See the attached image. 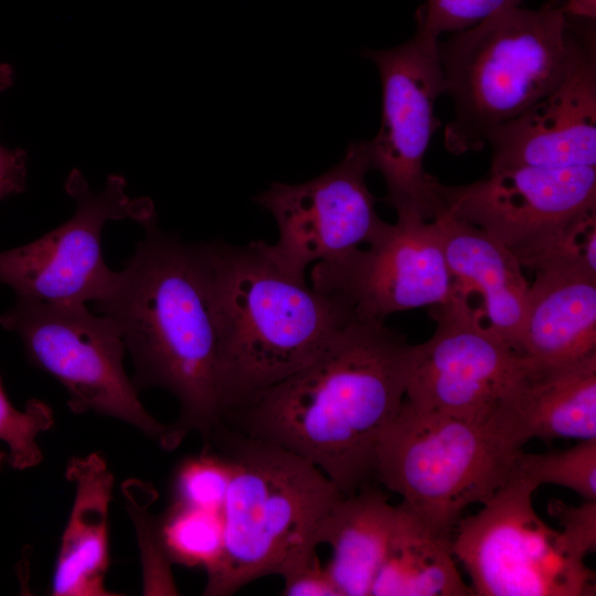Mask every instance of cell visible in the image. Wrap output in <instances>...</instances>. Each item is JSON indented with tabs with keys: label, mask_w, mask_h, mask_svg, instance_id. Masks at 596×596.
Listing matches in <instances>:
<instances>
[{
	"label": "cell",
	"mask_w": 596,
	"mask_h": 596,
	"mask_svg": "<svg viewBox=\"0 0 596 596\" xmlns=\"http://www.w3.org/2000/svg\"><path fill=\"white\" fill-rule=\"evenodd\" d=\"M414 344L353 318L309 363L231 408L221 427L291 451L344 494L368 487L381 435L405 397Z\"/></svg>",
	"instance_id": "6da1fadb"
},
{
	"label": "cell",
	"mask_w": 596,
	"mask_h": 596,
	"mask_svg": "<svg viewBox=\"0 0 596 596\" xmlns=\"http://www.w3.org/2000/svg\"><path fill=\"white\" fill-rule=\"evenodd\" d=\"M145 230L95 309L119 328L138 392L160 387L178 400L179 415L161 448L174 450L192 432L205 446L224 411L223 339L210 278L198 245L161 232L156 222Z\"/></svg>",
	"instance_id": "7a4b0ae2"
},
{
	"label": "cell",
	"mask_w": 596,
	"mask_h": 596,
	"mask_svg": "<svg viewBox=\"0 0 596 596\" xmlns=\"http://www.w3.org/2000/svg\"><path fill=\"white\" fill-rule=\"evenodd\" d=\"M198 247L223 339V417L309 363L355 318L340 297L310 288L280 269L262 241Z\"/></svg>",
	"instance_id": "3957f363"
},
{
	"label": "cell",
	"mask_w": 596,
	"mask_h": 596,
	"mask_svg": "<svg viewBox=\"0 0 596 596\" xmlns=\"http://www.w3.org/2000/svg\"><path fill=\"white\" fill-rule=\"evenodd\" d=\"M205 449L225 456L222 554L203 595L226 596L266 575L284 577L312 556L322 522L344 496L313 464L284 448L219 428Z\"/></svg>",
	"instance_id": "277c9868"
},
{
	"label": "cell",
	"mask_w": 596,
	"mask_h": 596,
	"mask_svg": "<svg viewBox=\"0 0 596 596\" xmlns=\"http://www.w3.org/2000/svg\"><path fill=\"white\" fill-rule=\"evenodd\" d=\"M594 22L566 18L557 0L511 8L438 43L454 117L444 131L454 155L481 150L496 127L554 89L571 70Z\"/></svg>",
	"instance_id": "5b68a950"
},
{
	"label": "cell",
	"mask_w": 596,
	"mask_h": 596,
	"mask_svg": "<svg viewBox=\"0 0 596 596\" xmlns=\"http://www.w3.org/2000/svg\"><path fill=\"white\" fill-rule=\"evenodd\" d=\"M522 453L493 414L465 419L405 400L381 435L374 476L433 532L451 539L465 509L490 500Z\"/></svg>",
	"instance_id": "8992f818"
},
{
	"label": "cell",
	"mask_w": 596,
	"mask_h": 596,
	"mask_svg": "<svg viewBox=\"0 0 596 596\" xmlns=\"http://www.w3.org/2000/svg\"><path fill=\"white\" fill-rule=\"evenodd\" d=\"M538 488L513 472L481 510L461 519L451 549L479 596H592L595 573L532 503Z\"/></svg>",
	"instance_id": "52a82bcc"
},
{
	"label": "cell",
	"mask_w": 596,
	"mask_h": 596,
	"mask_svg": "<svg viewBox=\"0 0 596 596\" xmlns=\"http://www.w3.org/2000/svg\"><path fill=\"white\" fill-rule=\"evenodd\" d=\"M0 324L22 340L28 360L66 390L74 414L94 411L123 421L158 441L168 424L152 417L124 369L125 342L117 324L86 304L17 298Z\"/></svg>",
	"instance_id": "ba28073f"
},
{
	"label": "cell",
	"mask_w": 596,
	"mask_h": 596,
	"mask_svg": "<svg viewBox=\"0 0 596 596\" xmlns=\"http://www.w3.org/2000/svg\"><path fill=\"white\" fill-rule=\"evenodd\" d=\"M126 185L124 177L110 174L105 188L93 192L73 169L65 190L76 202L74 215L32 243L0 252V283L18 298L50 304L102 300L116 276L103 257L105 223L130 219L145 227L156 222L151 200L129 198Z\"/></svg>",
	"instance_id": "9c48e42d"
},
{
	"label": "cell",
	"mask_w": 596,
	"mask_h": 596,
	"mask_svg": "<svg viewBox=\"0 0 596 596\" xmlns=\"http://www.w3.org/2000/svg\"><path fill=\"white\" fill-rule=\"evenodd\" d=\"M382 84V116L376 136L369 140L371 169L386 184L384 201L397 216L416 215L432 221L440 209L435 178L424 169V159L440 123L435 116L445 78L438 39L417 31L389 50H365Z\"/></svg>",
	"instance_id": "30bf717a"
},
{
	"label": "cell",
	"mask_w": 596,
	"mask_h": 596,
	"mask_svg": "<svg viewBox=\"0 0 596 596\" xmlns=\"http://www.w3.org/2000/svg\"><path fill=\"white\" fill-rule=\"evenodd\" d=\"M371 170L369 140L351 142L343 159L321 175L298 184L274 182L255 201L275 219L279 236L262 241L268 257L285 273L305 280L306 267L342 258L371 244L387 223L365 175Z\"/></svg>",
	"instance_id": "8fae6325"
},
{
	"label": "cell",
	"mask_w": 596,
	"mask_h": 596,
	"mask_svg": "<svg viewBox=\"0 0 596 596\" xmlns=\"http://www.w3.org/2000/svg\"><path fill=\"white\" fill-rule=\"evenodd\" d=\"M368 249L311 272L312 288L347 301L355 317L384 321L391 313L450 301L454 278L434 221L400 215Z\"/></svg>",
	"instance_id": "7c38bea8"
},
{
	"label": "cell",
	"mask_w": 596,
	"mask_h": 596,
	"mask_svg": "<svg viewBox=\"0 0 596 596\" xmlns=\"http://www.w3.org/2000/svg\"><path fill=\"white\" fill-rule=\"evenodd\" d=\"M429 315L437 327L430 339L414 345L406 401L459 418H489L523 356L492 334L460 297L432 306Z\"/></svg>",
	"instance_id": "4fadbf2b"
},
{
	"label": "cell",
	"mask_w": 596,
	"mask_h": 596,
	"mask_svg": "<svg viewBox=\"0 0 596 596\" xmlns=\"http://www.w3.org/2000/svg\"><path fill=\"white\" fill-rule=\"evenodd\" d=\"M434 190L441 209L481 228L520 260L596 210V167L504 168L462 185L435 179Z\"/></svg>",
	"instance_id": "5bb4252c"
},
{
	"label": "cell",
	"mask_w": 596,
	"mask_h": 596,
	"mask_svg": "<svg viewBox=\"0 0 596 596\" xmlns=\"http://www.w3.org/2000/svg\"><path fill=\"white\" fill-rule=\"evenodd\" d=\"M490 170L518 167H596L595 36L547 95L487 138Z\"/></svg>",
	"instance_id": "9a60e30c"
},
{
	"label": "cell",
	"mask_w": 596,
	"mask_h": 596,
	"mask_svg": "<svg viewBox=\"0 0 596 596\" xmlns=\"http://www.w3.org/2000/svg\"><path fill=\"white\" fill-rule=\"evenodd\" d=\"M493 417L522 447L532 438H596V353L564 363L523 356Z\"/></svg>",
	"instance_id": "2e32d148"
},
{
	"label": "cell",
	"mask_w": 596,
	"mask_h": 596,
	"mask_svg": "<svg viewBox=\"0 0 596 596\" xmlns=\"http://www.w3.org/2000/svg\"><path fill=\"white\" fill-rule=\"evenodd\" d=\"M432 221L441 236L454 296L469 304L477 296L481 323L518 352L530 287L519 260L485 231L444 209Z\"/></svg>",
	"instance_id": "e0dca14e"
},
{
	"label": "cell",
	"mask_w": 596,
	"mask_h": 596,
	"mask_svg": "<svg viewBox=\"0 0 596 596\" xmlns=\"http://www.w3.org/2000/svg\"><path fill=\"white\" fill-rule=\"evenodd\" d=\"M75 496L53 572V596H113L105 588L109 565L108 510L114 476L98 453L67 461Z\"/></svg>",
	"instance_id": "ac0fdd59"
},
{
	"label": "cell",
	"mask_w": 596,
	"mask_h": 596,
	"mask_svg": "<svg viewBox=\"0 0 596 596\" xmlns=\"http://www.w3.org/2000/svg\"><path fill=\"white\" fill-rule=\"evenodd\" d=\"M518 352L544 363L572 362L596 353V276L535 272Z\"/></svg>",
	"instance_id": "d6986e66"
},
{
	"label": "cell",
	"mask_w": 596,
	"mask_h": 596,
	"mask_svg": "<svg viewBox=\"0 0 596 596\" xmlns=\"http://www.w3.org/2000/svg\"><path fill=\"white\" fill-rule=\"evenodd\" d=\"M396 505L370 486L343 496L329 511L318 542L331 547L327 573L340 596H369L383 562Z\"/></svg>",
	"instance_id": "ffe728a7"
},
{
	"label": "cell",
	"mask_w": 596,
	"mask_h": 596,
	"mask_svg": "<svg viewBox=\"0 0 596 596\" xmlns=\"http://www.w3.org/2000/svg\"><path fill=\"white\" fill-rule=\"evenodd\" d=\"M473 595L456 566L451 539L433 532L402 503L370 596Z\"/></svg>",
	"instance_id": "44dd1931"
},
{
	"label": "cell",
	"mask_w": 596,
	"mask_h": 596,
	"mask_svg": "<svg viewBox=\"0 0 596 596\" xmlns=\"http://www.w3.org/2000/svg\"><path fill=\"white\" fill-rule=\"evenodd\" d=\"M159 530L171 563L201 566L207 572L222 554L221 512L171 502L159 515Z\"/></svg>",
	"instance_id": "7402d4cb"
},
{
	"label": "cell",
	"mask_w": 596,
	"mask_h": 596,
	"mask_svg": "<svg viewBox=\"0 0 596 596\" xmlns=\"http://www.w3.org/2000/svg\"><path fill=\"white\" fill-rule=\"evenodd\" d=\"M514 472L536 488L545 483L561 486L585 500H596V438L578 440L561 451L522 453Z\"/></svg>",
	"instance_id": "603a6c76"
},
{
	"label": "cell",
	"mask_w": 596,
	"mask_h": 596,
	"mask_svg": "<svg viewBox=\"0 0 596 596\" xmlns=\"http://www.w3.org/2000/svg\"><path fill=\"white\" fill-rule=\"evenodd\" d=\"M519 263L534 272L562 270L596 276V210L568 222Z\"/></svg>",
	"instance_id": "cb8c5ba5"
},
{
	"label": "cell",
	"mask_w": 596,
	"mask_h": 596,
	"mask_svg": "<svg viewBox=\"0 0 596 596\" xmlns=\"http://www.w3.org/2000/svg\"><path fill=\"white\" fill-rule=\"evenodd\" d=\"M231 478L228 459L220 453L203 451L183 460L172 485L174 503L221 512Z\"/></svg>",
	"instance_id": "d4e9b609"
},
{
	"label": "cell",
	"mask_w": 596,
	"mask_h": 596,
	"mask_svg": "<svg viewBox=\"0 0 596 596\" xmlns=\"http://www.w3.org/2000/svg\"><path fill=\"white\" fill-rule=\"evenodd\" d=\"M53 422L51 407L38 398L28 401L24 411H18L10 403L0 379V439L8 445L12 468L23 470L42 461L35 438L51 428Z\"/></svg>",
	"instance_id": "484cf974"
},
{
	"label": "cell",
	"mask_w": 596,
	"mask_h": 596,
	"mask_svg": "<svg viewBox=\"0 0 596 596\" xmlns=\"http://www.w3.org/2000/svg\"><path fill=\"white\" fill-rule=\"evenodd\" d=\"M522 0H426L416 13L417 31L436 39L444 32L467 30Z\"/></svg>",
	"instance_id": "4316f807"
},
{
	"label": "cell",
	"mask_w": 596,
	"mask_h": 596,
	"mask_svg": "<svg viewBox=\"0 0 596 596\" xmlns=\"http://www.w3.org/2000/svg\"><path fill=\"white\" fill-rule=\"evenodd\" d=\"M158 497V496H157ZM157 497L146 501L143 505L129 497L134 522L139 532V543L143 568V594L146 595H178V588L171 573V561L163 547L160 530L159 515L153 517L148 512V507Z\"/></svg>",
	"instance_id": "83f0119b"
},
{
	"label": "cell",
	"mask_w": 596,
	"mask_h": 596,
	"mask_svg": "<svg viewBox=\"0 0 596 596\" xmlns=\"http://www.w3.org/2000/svg\"><path fill=\"white\" fill-rule=\"evenodd\" d=\"M549 513L562 525V533L568 543L582 555L596 550V500H585L572 507L561 500L547 503Z\"/></svg>",
	"instance_id": "f1b7e54d"
},
{
	"label": "cell",
	"mask_w": 596,
	"mask_h": 596,
	"mask_svg": "<svg viewBox=\"0 0 596 596\" xmlns=\"http://www.w3.org/2000/svg\"><path fill=\"white\" fill-rule=\"evenodd\" d=\"M283 578L285 596H340L317 554Z\"/></svg>",
	"instance_id": "f546056e"
},
{
	"label": "cell",
	"mask_w": 596,
	"mask_h": 596,
	"mask_svg": "<svg viewBox=\"0 0 596 596\" xmlns=\"http://www.w3.org/2000/svg\"><path fill=\"white\" fill-rule=\"evenodd\" d=\"M26 153L0 145V200L20 193L25 188Z\"/></svg>",
	"instance_id": "4dcf8cb0"
},
{
	"label": "cell",
	"mask_w": 596,
	"mask_h": 596,
	"mask_svg": "<svg viewBox=\"0 0 596 596\" xmlns=\"http://www.w3.org/2000/svg\"><path fill=\"white\" fill-rule=\"evenodd\" d=\"M566 18L575 21L595 22L596 0H557Z\"/></svg>",
	"instance_id": "1f68e13d"
},
{
	"label": "cell",
	"mask_w": 596,
	"mask_h": 596,
	"mask_svg": "<svg viewBox=\"0 0 596 596\" xmlns=\"http://www.w3.org/2000/svg\"><path fill=\"white\" fill-rule=\"evenodd\" d=\"M13 83V71L9 64L0 63V92L10 87Z\"/></svg>",
	"instance_id": "d6a6232c"
},
{
	"label": "cell",
	"mask_w": 596,
	"mask_h": 596,
	"mask_svg": "<svg viewBox=\"0 0 596 596\" xmlns=\"http://www.w3.org/2000/svg\"><path fill=\"white\" fill-rule=\"evenodd\" d=\"M6 458H8V455L6 453H3L2 450H0V469H1L2 464L6 460Z\"/></svg>",
	"instance_id": "836d02e7"
}]
</instances>
